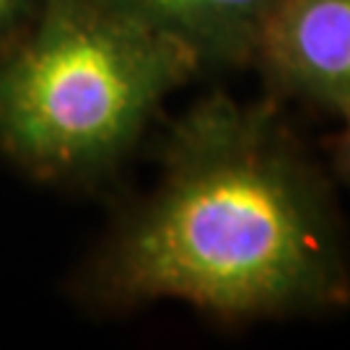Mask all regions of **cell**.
I'll return each instance as SVG.
<instances>
[{
	"label": "cell",
	"mask_w": 350,
	"mask_h": 350,
	"mask_svg": "<svg viewBox=\"0 0 350 350\" xmlns=\"http://www.w3.org/2000/svg\"><path fill=\"white\" fill-rule=\"evenodd\" d=\"M70 296L99 317L179 301L224 327L348 312L338 182L283 104L213 91L172 120L153 185L114 213Z\"/></svg>",
	"instance_id": "6da1fadb"
},
{
	"label": "cell",
	"mask_w": 350,
	"mask_h": 350,
	"mask_svg": "<svg viewBox=\"0 0 350 350\" xmlns=\"http://www.w3.org/2000/svg\"><path fill=\"white\" fill-rule=\"evenodd\" d=\"M200 75L182 44L96 0H42L0 50V153L42 185L99 189Z\"/></svg>",
	"instance_id": "7a4b0ae2"
},
{
	"label": "cell",
	"mask_w": 350,
	"mask_h": 350,
	"mask_svg": "<svg viewBox=\"0 0 350 350\" xmlns=\"http://www.w3.org/2000/svg\"><path fill=\"white\" fill-rule=\"evenodd\" d=\"M250 70L262 96L327 117L350 114V0H280Z\"/></svg>",
	"instance_id": "3957f363"
},
{
	"label": "cell",
	"mask_w": 350,
	"mask_h": 350,
	"mask_svg": "<svg viewBox=\"0 0 350 350\" xmlns=\"http://www.w3.org/2000/svg\"><path fill=\"white\" fill-rule=\"evenodd\" d=\"M182 44L202 75L250 70L254 47L280 0H96Z\"/></svg>",
	"instance_id": "277c9868"
},
{
	"label": "cell",
	"mask_w": 350,
	"mask_h": 350,
	"mask_svg": "<svg viewBox=\"0 0 350 350\" xmlns=\"http://www.w3.org/2000/svg\"><path fill=\"white\" fill-rule=\"evenodd\" d=\"M340 125L322 140V159L332 179L350 189V114L340 117Z\"/></svg>",
	"instance_id": "5b68a950"
},
{
	"label": "cell",
	"mask_w": 350,
	"mask_h": 350,
	"mask_svg": "<svg viewBox=\"0 0 350 350\" xmlns=\"http://www.w3.org/2000/svg\"><path fill=\"white\" fill-rule=\"evenodd\" d=\"M42 0H0V50L21 37L34 21Z\"/></svg>",
	"instance_id": "8992f818"
}]
</instances>
